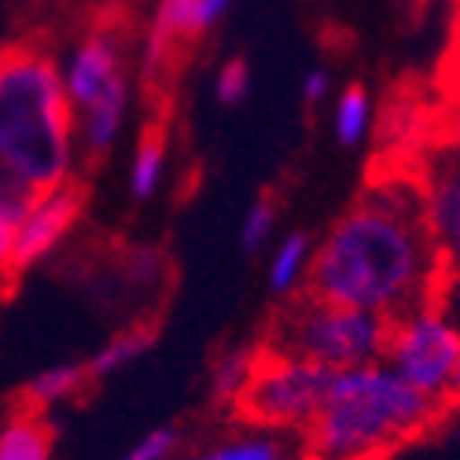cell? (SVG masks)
Instances as JSON below:
<instances>
[{
    "instance_id": "6da1fadb",
    "label": "cell",
    "mask_w": 460,
    "mask_h": 460,
    "mask_svg": "<svg viewBox=\"0 0 460 460\" xmlns=\"http://www.w3.org/2000/svg\"><path fill=\"white\" fill-rule=\"evenodd\" d=\"M438 277L420 188L391 181L361 196L324 233L305 291L394 321L431 302Z\"/></svg>"
},
{
    "instance_id": "7a4b0ae2",
    "label": "cell",
    "mask_w": 460,
    "mask_h": 460,
    "mask_svg": "<svg viewBox=\"0 0 460 460\" xmlns=\"http://www.w3.org/2000/svg\"><path fill=\"white\" fill-rule=\"evenodd\" d=\"M78 114L63 70L37 45H0V177L45 191L74 177Z\"/></svg>"
},
{
    "instance_id": "3957f363",
    "label": "cell",
    "mask_w": 460,
    "mask_h": 460,
    "mask_svg": "<svg viewBox=\"0 0 460 460\" xmlns=\"http://www.w3.org/2000/svg\"><path fill=\"white\" fill-rule=\"evenodd\" d=\"M446 409L405 383L387 361L339 368L298 438L310 460H383L420 438Z\"/></svg>"
},
{
    "instance_id": "277c9868",
    "label": "cell",
    "mask_w": 460,
    "mask_h": 460,
    "mask_svg": "<svg viewBox=\"0 0 460 460\" xmlns=\"http://www.w3.org/2000/svg\"><path fill=\"white\" fill-rule=\"evenodd\" d=\"M391 321L358 310V305H339L317 295L295 298L288 314L277 317L273 335L265 342V350H280L305 358L321 368H354L365 361H379L387 350Z\"/></svg>"
},
{
    "instance_id": "5b68a950",
    "label": "cell",
    "mask_w": 460,
    "mask_h": 460,
    "mask_svg": "<svg viewBox=\"0 0 460 460\" xmlns=\"http://www.w3.org/2000/svg\"><path fill=\"white\" fill-rule=\"evenodd\" d=\"M383 361L442 409L460 402V324L438 302L391 321Z\"/></svg>"
},
{
    "instance_id": "8992f818",
    "label": "cell",
    "mask_w": 460,
    "mask_h": 460,
    "mask_svg": "<svg viewBox=\"0 0 460 460\" xmlns=\"http://www.w3.org/2000/svg\"><path fill=\"white\" fill-rule=\"evenodd\" d=\"M332 368H321L305 358L261 350L258 368L240 398V412L251 428L277 431V435H302L328 391Z\"/></svg>"
},
{
    "instance_id": "52a82bcc",
    "label": "cell",
    "mask_w": 460,
    "mask_h": 460,
    "mask_svg": "<svg viewBox=\"0 0 460 460\" xmlns=\"http://www.w3.org/2000/svg\"><path fill=\"white\" fill-rule=\"evenodd\" d=\"M420 203H424V225L431 247L438 254L442 277L435 288V298L442 310L460 324V147L442 151L438 159L424 166Z\"/></svg>"
},
{
    "instance_id": "ba28073f",
    "label": "cell",
    "mask_w": 460,
    "mask_h": 460,
    "mask_svg": "<svg viewBox=\"0 0 460 460\" xmlns=\"http://www.w3.org/2000/svg\"><path fill=\"white\" fill-rule=\"evenodd\" d=\"M82 188L74 181H63L56 188L37 191L30 199L22 225L15 233V247H12V261L8 273H26L33 265H41L45 258H52L59 251V243L70 236V228L82 217Z\"/></svg>"
},
{
    "instance_id": "9c48e42d",
    "label": "cell",
    "mask_w": 460,
    "mask_h": 460,
    "mask_svg": "<svg viewBox=\"0 0 460 460\" xmlns=\"http://www.w3.org/2000/svg\"><path fill=\"white\" fill-rule=\"evenodd\" d=\"M122 37H126V26L122 22L100 19L85 33V41L78 45L74 59L66 63L63 85H66V96L74 103V114L85 111L111 82L126 78V74H122Z\"/></svg>"
},
{
    "instance_id": "30bf717a",
    "label": "cell",
    "mask_w": 460,
    "mask_h": 460,
    "mask_svg": "<svg viewBox=\"0 0 460 460\" xmlns=\"http://www.w3.org/2000/svg\"><path fill=\"white\" fill-rule=\"evenodd\" d=\"M126 107H129V85L126 78L111 82L85 111H78V147L89 163H100L111 155L126 126Z\"/></svg>"
},
{
    "instance_id": "8fae6325",
    "label": "cell",
    "mask_w": 460,
    "mask_h": 460,
    "mask_svg": "<svg viewBox=\"0 0 460 460\" xmlns=\"http://www.w3.org/2000/svg\"><path fill=\"white\" fill-rule=\"evenodd\" d=\"M52 453H56L52 428L37 409L12 416L0 428V460H52Z\"/></svg>"
},
{
    "instance_id": "7c38bea8",
    "label": "cell",
    "mask_w": 460,
    "mask_h": 460,
    "mask_svg": "<svg viewBox=\"0 0 460 460\" xmlns=\"http://www.w3.org/2000/svg\"><path fill=\"white\" fill-rule=\"evenodd\" d=\"M188 460H295V456H291V446L284 442V435L247 424V431L228 435V438L199 449Z\"/></svg>"
},
{
    "instance_id": "4fadbf2b",
    "label": "cell",
    "mask_w": 460,
    "mask_h": 460,
    "mask_svg": "<svg viewBox=\"0 0 460 460\" xmlns=\"http://www.w3.org/2000/svg\"><path fill=\"white\" fill-rule=\"evenodd\" d=\"M314 247L317 243L305 233H288L284 240H277V247L270 251V288L277 295H295L298 288H305L314 265Z\"/></svg>"
},
{
    "instance_id": "5bb4252c",
    "label": "cell",
    "mask_w": 460,
    "mask_h": 460,
    "mask_svg": "<svg viewBox=\"0 0 460 460\" xmlns=\"http://www.w3.org/2000/svg\"><path fill=\"white\" fill-rule=\"evenodd\" d=\"M89 383L85 361H63V365H49L45 372H37L26 387H22V402L26 409H52L59 402H70Z\"/></svg>"
},
{
    "instance_id": "9a60e30c",
    "label": "cell",
    "mask_w": 460,
    "mask_h": 460,
    "mask_svg": "<svg viewBox=\"0 0 460 460\" xmlns=\"http://www.w3.org/2000/svg\"><path fill=\"white\" fill-rule=\"evenodd\" d=\"M258 358L261 350H247V347H233V350H225L214 368H210V398L214 405H225V409H236L243 391H247V383L258 368Z\"/></svg>"
},
{
    "instance_id": "2e32d148",
    "label": "cell",
    "mask_w": 460,
    "mask_h": 460,
    "mask_svg": "<svg viewBox=\"0 0 460 460\" xmlns=\"http://www.w3.org/2000/svg\"><path fill=\"white\" fill-rule=\"evenodd\" d=\"M151 342H155V332H151V328H129V332H122V335H114L111 342H103V347L85 361L89 383L107 379V376H114V372L129 368L133 361H140V358L151 350Z\"/></svg>"
},
{
    "instance_id": "e0dca14e",
    "label": "cell",
    "mask_w": 460,
    "mask_h": 460,
    "mask_svg": "<svg viewBox=\"0 0 460 460\" xmlns=\"http://www.w3.org/2000/svg\"><path fill=\"white\" fill-rule=\"evenodd\" d=\"M166 177V133L163 129H147L133 151V163H129V191L133 199H151L155 191L163 188Z\"/></svg>"
},
{
    "instance_id": "ac0fdd59",
    "label": "cell",
    "mask_w": 460,
    "mask_h": 460,
    "mask_svg": "<svg viewBox=\"0 0 460 460\" xmlns=\"http://www.w3.org/2000/svg\"><path fill=\"white\" fill-rule=\"evenodd\" d=\"M368 126H372V100L361 85H350L342 89V96L335 100V119H332V129L339 137V144H361L368 137Z\"/></svg>"
},
{
    "instance_id": "d6986e66",
    "label": "cell",
    "mask_w": 460,
    "mask_h": 460,
    "mask_svg": "<svg viewBox=\"0 0 460 460\" xmlns=\"http://www.w3.org/2000/svg\"><path fill=\"white\" fill-rule=\"evenodd\" d=\"M30 199H33V191L19 188L8 177H0V270H4V273H8L15 233H19V225H22V214H26Z\"/></svg>"
},
{
    "instance_id": "ffe728a7",
    "label": "cell",
    "mask_w": 460,
    "mask_h": 460,
    "mask_svg": "<svg viewBox=\"0 0 460 460\" xmlns=\"http://www.w3.org/2000/svg\"><path fill=\"white\" fill-rule=\"evenodd\" d=\"M277 221H280V207L273 196H258L247 214H243V225H240V247L247 254H261L265 247L273 243L277 236Z\"/></svg>"
},
{
    "instance_id": "44dd1931",
    "label": "cell",
    "mask_w": 460,
    "mask_h": 460,
    "mask_svg": "<svg viewBox=\"0 0 460 460\" xmlns=\"http://www.w3.org/2000/svg\"><path fill=\"white\" fill-rule=\"evenodd\" d=\"M214 93H217V100L225 103V107H236V103H243L247 100V93H251V66H247V59H228L221 70H217V85H214Z\"/></svg>"
},
{
    "instance_id": "7402d4cb",
    "label": "cell",
    "mask_w": 460,
    "mask_h": 460,
    "mask_svg": "<svg viewBox=\"0 0 460 460\" xmlns=\"http://www.w3.org/2000/svg\"><path fill=\"white\" fill-rule=\"evenodd\" d=\"M177 449H181V431L177 428H155L119 460H173Z\"/></svg>"
},
{
    "instance_id": "603a6c76",
    "label": "cell",
    "mask_w": 460,
    "mask_h": 460,
    "mask_svg": "<svg viewBox=\"0 0 460 460\" xmlns=\"http://www.w3.org/2000/svg\"><path fill=\"white\" fill-rule=\"evenodd\" d=\"M233 0H196V37H203L225 12Z\"/></svg>"
},
{
    "instance_id": "cb8c5ba5",
    "label": "cell",
    "mask_w": 460,
    "mask_h": 460,
    "mask_svg": "<svg viewBox=\"0 0 460 460\" xmlns=\"http://www.w3.org/2000/svg\"><path fill=\"white\" fill-rule=\"evenodd\" d=\"M129 270H133L137 280H155L159 270H163V258H159V251H133L129 254Z\"/></svg>"
},
{
    "instance_id": "d4e9b609",
    "label": "cell",
    "mask_w": 460,
    "mask_h": 460,
    "mask_svg": "<svg viewBox=\"0 0 460 460\" xmlns=\"http://www.w3.org/2000/svg\"><path fill=\"white\" fill-rule=\"evenodd\" d=\"M328 96V74L324 70H310L302 78V100L305 103H321Z\"/></svg>"
},
{
    "instance_id": "484cf974",
    "label": "cell",
    "mask_w": 460,
    "mask_h": 460,
    "mask_svg": "<svg viewBox=\"0 0 460 460\" xmlns=\"http://www.w3.org/2000/svg\"><path fill=\"white\" fill-rule=\"evenodd\" d=\"M302 460H310V456H302Z\"/></svg>"
}]
</instances>
